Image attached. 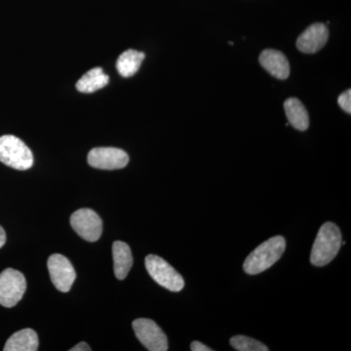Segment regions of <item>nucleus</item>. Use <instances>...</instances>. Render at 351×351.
<instances>
[{
    "instance_id": "9d476101",
    "label": "nucleus",
    "mask_w": 351,
    "mask_h": 351,
    "mask_svg": "<svg viewBox=\"0 0 351 351\" xmlns=\"http://www.w3.org/2000/svg\"><path fill=\"white\" fill-rule=\"evenodd\" d=\"M329 29L326 25L316 23L309 25L297 40L298 49L306 54H314L326 45Z\"/></svg>"
},
{
    "instance_id": "f257e3e1",
    "label": "nucleus",
    "mask_w": 351,
    "mask_h": 351,
    "mask_svg": "<svg viewBox=\"0 0 351 351\" xmlns=\"http://www.w3.org/2000/svg\"><path fill=\"white\" fill-rule=\"evenodd\" d=\"M286 249L283 237H271L258 246L245 260L244 271L249 276H256L269 269L282 257Z\"/></svg>"
},
{
    "instance_id": "a211bd4d",
    "label": "nucleus",
    "mask_w": 351,
    "mask_h": 351,
    "mask_svg": "<svg viewBox=\"0 0 351 351\" xmlns=\"http://www.w3.org/2000/svg\"><path fill=\"white\" fill-rule=\"evenodd\" d=\"M338 103L339 107L343 108L348 114L351 113V90H346L339 97Z\"/></svg>"
},
{
    "instance_id": "0eeeda50",
    "label": "nucleus",
    "mask_w": 351,
    "mask_h": 351,
    "mask_svg": "<svg viewBox=\"0 0 351 351\" xmlns=\"http://www.w3.org/2000/svg\"><path fill=\"white\" fill-rule=\"evenodd\" d=\"M71 226L82 239L95 242L103 232V221L96 212L88 208L77 210L71 217Z\"/></svg>"
},
{
    "instance_id": "39448f33",
    "label": "nucleus",
    "mask_w": 351,
    "mask_h": 351,
    "mask_svg": "<svg viewBox=\"0 0 351 351\" xmlns=\"http://www.w3.org/2000/svg\"><path fill=\"white\" fill-rule=\"evenodd\" d=\"M27 281L18 270L6 269L0 274V304L4 307L15 306L22 300Z\"/></svg>"
},
{
    "instance_id": "412c9836",
    "label": "nucleus",
    "mask_w": 351,
    "mask_h": 351,
    "mask_svg": "<svg viewBox=\"0 0 351 351\" xmlns=\"http://www.w3.org/2000/svg\"><path fill=\"white\" fill-rule=\"evenodd\" d=\"M6 242V233L4 232L3 228L0 226V248H2Z\"/></svg>"
},
{
    "instance_id": "7ed1b4c3",
    "label": "nucleus",
    "mask_w": 351,
    "mask_h": 351,
    "mask_svg": "<svg viewBox=\"0 0 351 351\" xmlns=\"http://www.w3.org/2000/svg\"><path fill=\"white\" fill-rule=\"evenodd\" d=\"M0 161L13 169L24 171L34 165V156L21 138L5 135L0 137Z\"/></svg>"
},
{
    "instance_id": "2eb2a0df",
    "label": "nucleus",
    "mask_w": 351,
    "mask_h": 351,
    "mask_svg": "<svg viewBox=\"0 0 351 351\" xmlns=\"http://www.w3.org/2000/svg\"><path fill=\"white\" fill-rule=\"evenodd\" d=\"M110 77L104 73L103 69L95 68L90 69L76 83V89L84 94H91L101 88L107 86Z\"/></svg>"
},
{
    "instance_id": "f8f14e48",
    "label": "nucleus",
    "mask_w": 351,
    "mask_h": 351,
    "mask_svg": "<svg viewBox=\"0 0 351 351\" xmlns=\"http://www.w3.org/2000/svg\"><path fill=\"white\" fill-rule=\"evenodd\" d=\"M112 256L115 277L119 280H123L128 276L133 265L130 247L125 242L115 241L112 245Z\"/></svg>"
},
{
    "instance_id": "9b49d317",
    "label": "nucleus",
    "mask_w": 351,
    "mask_h": 351,
    "mask_svg": "<svg viewBox=\"0 0 351 351\" xmlns=\"http://www.w3.org/2000/svg\"><path fill=\"white\" fill-rule=\"evenodd\" d=\"M260 63L263 69L277 80H287L290 75V64L287 58L280 51L267 49L260 56Z\"/></svg>"
},
{
    "instance_id": "423d86ee",
    "label": "nucleus",
    "mask_w": 351,
    "mask_h": 351,
    "mask_svg": "<svg viewBox=\"0 0 351 351\" xmlns=\"http://www.w3.org/2000/svg\"><path fill=\"white\" fill-rule=\"evenodd\" d=\"M134 332L138 341L149 351H167L168 339L154 321L138 318L133 321Z\"/></svg>"
},
{
    "instance_id": "4468645a",
    "label": "nucleus",
    "mask_w": 351,
    "mask_h": 351,
    "mask_svg": "<svg viewBox=\"0 0 351 351\" xmlns=\"http://www.w3.org/2000/svg\"><path fill=\"white\" fill-rule=\"evenodd\" d=\"M284 110L291 124L295 129L306 131L309 126V117L306 107L299 99L290 98L284 103Z\"/></svg>"
},
{
    "instance_id": "f03ea898",
    "label": "nucleus",
    "mask_w": 351,
    "mask_h": 351,
    "mask_svg": "<svg viewBox=\"0 0 351 351\" xmlns=\"http://www.w3.org/2000/svg\"><path fill=\"white\" fill-rule=\"evenodd\" d=\"M341 246V233L332 223L321 226L311 250V262L315 267H324L338 255Z\"/></svg>"
},
{
    "instance_id": "aec40b11",
    "label": "nucleus",
    "mask_w": 351,
    "mask_h": 351,
    "mask_svg": "<svg viewBox=\"0 0 351 351\" xmlns=\"http://www.w3.org/2000/svg\"><path fill=\"white\" fill-rule=\"evenodd\" d=\"M69 351H91V348H90L86 343H84V341H82V343L71 348Z\"/></svg>"
},
{
    "instance_id": "dca6fc26",
    "label": "nucleus",
    "mask_w": 351,
    "mask_h": 351,
    "mask_svg": "<svg viewBox=\"0 0 351 351\" xmlns=\"http://www.w3.org/2000/svg\"><path fill=\"white\" fill-rule=\"evenodd\" d=\"M145 57V53L134 49L126 50L122 53L117 62V69L119 75L125 78L136 75L142 66Z\"/></svg>"
},
{
    "instance_id": "20e7f679",
    "label": "nucleus",
    "mask_w": 351,
    "mask_h": 351,
    "mask_svg": "<svg viewBox=\"0 0 351 351\" xmlns=\"http://www.w3.org/2000/svg\"><path fill=\"white\" fill-rule=\"evenodd\" d=\"M145 263L149 276L158 285L171 292H180L184 289V280L181 274L162 258L149 255L145 258Z\"/></svg>"
},
{
    "instance_id": "ddd939ff",
    "label": "nucleus",
    "mask_w": 351,
    "mask_h": 351,
    "mask_svg": "<svg viewBox=\"0 0 351 351\" xmlns=\"http://www.w3.org/2000/svg\"><path fill=\"white\" fill-rule=\"evenodd\" d=\"M38 337L32 329H23L13 334L4 346V351H36Z\"/></svg>"
},
{
    "instance_id": "1a4fd4ad",
    "label": "nucleus",
    "mask_w": 351,
    "mask_h": 351,
    "mask_svg": "<svg viewBox=\"0 0 351 351\" xmlns=\"http://www.w3.org/2000/svg\"><path fill=\"white\" fill-rule=\"evenodd\" d=\"M91 167L101 170H117L126 167L129 156L125 152L117 147H96L87 156Z\"/></svg>"
},
{
    "instance_id": "6ab92c4d",
    "label": "nucleus",
    "mask_w": 351,
    "mask_h": 351,
    "mask_svg": "<svg viewBox=\"0 0 351 351\" xmlns=\"http://www.w3.org/2000/svg\"><path fill=\"white\" fill-rule=\"evenodd\" d=\"M191 350L193 351H212L211 348H208L207 346L203 345L200 341H193L191 345Z\"/></svg>"
},
{
    "instance_id": "6e6552de",
    "label": "nucleus",
    "mask_w": 351,
    "mask_h": 351,
    "mask_svg": "<svg viewBox=\"0 0 351 351\" xmlns=\"http://www.w3.org/2000/svg\"><path fill=\"white\" fill-rule=\"evenodd\" d=\"M47 267L51 281L57 290L63 293L69 292L75 282L76 274L68 258L61 254H53L48 258Z\"/></svg>"
},
{
    "instance_id": "f3484780",
    "label": "nucleus",
    "mask_w": 351,
    "mask_h": 351,
    "mask_svg": "<svg viewBox=\"0 0 351 351\" xmlns=\"http://www.w3.org/2000/svg\"><path fill=\"white\" fill-rule=\"evenodd\" d=\"M230 346L239 351H269V348L257 339L246 336H235L230 339Z\"/></svg>"
}]
</instances>
